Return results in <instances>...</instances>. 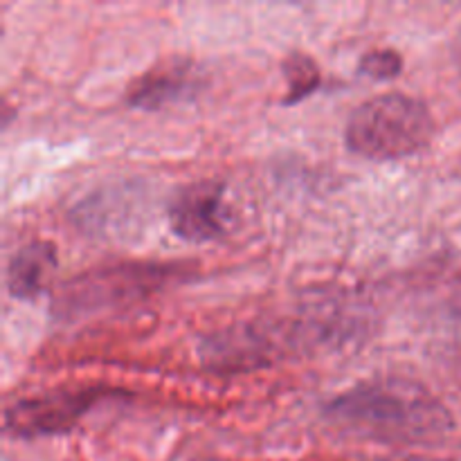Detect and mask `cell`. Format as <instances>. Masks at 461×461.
<instances>
[{
  "mask_svg": "<svg viewBox=\"0 0 461 461\" xmlns=\"http://www.w3.org/2000/svg\"><path fill=\"white\" fill-rule=\"evenodd\" d=\"M365 324L360 306L345 300L306 302L284 315H266L230 324L198 342L201 365L212 374H250L288 358L340 349L360 338Z\"/></svg>",
  "mask_w": 461,
  "mask_h": 461,
  "instance_id": "obj_1",
  "label": "cell"
},
{
  "mask_svg": "<svg viewBox=\"0 0 461 461\" xmlns=\"http://www.w3.org/2000/svg\"><path fill=\"white\" fill-rule=\"evenodd\" d=\"M322 419L342 435L378 444H428L455 428L453 412L439 396L401 376L356 383L322 405Z\"/></svg>",
  "mask_w": 461,
  "mask_h": 461,
  "instance_id": "obj_2",
  "label": "cell"
},
{
  "mask_svg": "<svg viewBox=\"0 0 461 461\" xmlns=\"http://www.w3.org/2000/svg\"><path fill=\"white\" fill-rule=\"evenodd\" d=\"M196 266L183 261H122L88 268L59 284L52 313L59 322L129 309L165 288L192 279Z\"/></svg>",
  "mask_w": 461,
  "mask_h": 461,
  "instance_id": "obj_3",
  "label": "cell"
},
{
  "mask_svg": "<svg viewBox=\"0 0 461 461\" xmlns=\"http://www.w3.org/2000/svg\"><path fill=\"white\" fill-rule=\"evenodd\" d=\"M437 122L421 97L392 90L374 95L351 111L345 126V147L374 162H394L419 156L432 144Z\"/></svg>",
  "mask_w": 461,
  "mask_h": 461,
  "instance_id": "obj_4",
  "label": "cell"
},
{
  "mask_svg": "<svg viewBox=\"0 0 461 461\" xmlns=\"http://www.w3.org/2000/svg\"><path fill=\"white\" fill-rule=\"evenodd\" d=\"M113 390L106 385H66L23 396L3 412V430L14 439L68 435Z\"/></svg>",
  "mask_w": 461,
  "mask_h": 461,
  "instance_id": "obj_5",
  "label": "cell"
},
{
  "mask_svg": "<svg viewBox=\"0 0 461 461\" xmlns=\"http://www.w3.org/2000/svg\"><path fill=\"white\" fill-rule=\"evenodd\" d=\"M167 223L176 237L196 246L228 237L234 210L228 203L225 180L201 178L180 185L167 203Z\"/></svg>",
  "mask_w": 461,
  "mask_h": 461,
  "instance_id": "obj_6",
  "label": "cell"
},
{
  "mask_svg": "<svg viewBox=\"0 0 461 461\" xmlns=\"http://www.w3.org/2000/svg\"><path fill=\"white\" fill-rule=\"evenodd\" d=\"M203 90V75L192 57L158 59L153 66L140 72L124 90V104L138 111L156 113L167 106L194 102Z\"/></svg>",
  "mask_w": 461,
  "mask_h": 461,
  "instance_id": "obj_7",
  "label": "cell"
},
{
  "mask_svg": "<svg viewBox=\"0 0 461 461\" xmlns=\"http://www.w3.org/2000/svg\"><path fill=\"white\" fill-rule=\"evenodd\" d=\"M59 266L57 246L48 239H32L12 255L5 273V286L14 300L34 302L48 291V282Z\"/></svg>",
  "mask_w": 461,
  "mask_h": 461,
  "instance_id": "obj_8",
  "label": "cell"
},
{
  "mask_svg": "<svg viewBox=\"0 0 461 461\" xmlns=\"http://www.w3.org/2000/svg\"><path fill=\"white\" fill-rule=\"evenodd\" d=\"M282 77L286 81V95L282 97V106L291 108L313 97L322 86V70L311 54L302 50H291L282 59Z\"/></svg>",
  "mask_w": 461,
  "mask_h": 461,
  "instance_id": "obj_9",
  "label": "cell"
},
{
  "mask_svg": "<svg viewBox=\"0 0 461 461\" xmlns=\"http://www.w3.org/2000/svg\"><path fill=\"white\" fill-rule=\"evenodd\" d=\"M405 59L394 48H374L360 57L358 70L360 77H367L372 81H392L403 72Z\"/></svg>",
  "mask_w": 461,
  "mask_h": 461,
  "instance_id": "obj_10",
  "label": "cell"
},
{
  "mask_svg": "<svg viewBox=\"0 0 461 461\" xmlns=\"http://www.w3.org/2000/svg\"><path fill=\"white\" fill-rule=\"evenodd\" d=\"M453 59H455V66H457V70L461 75V25H459V30L455 32V39H453Z\"/></svg>",
  "mask_w": 461,
  "mask_h": 461,
  "instance_id": "obj_11",
  "label": "cell"
}]
</instances>
